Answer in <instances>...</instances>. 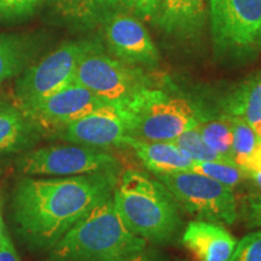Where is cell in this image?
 Segmentation results:
<instances>
[{
	"instance_id": "obj_1",
	"label": "cell",
	"mask_w": 261,
	"mask_h": 261,
	"mask_svg": "<svg viewBox=\"0 0 261 261\" xmlns=\"http://www.w3.org/2000/svg\"><path fill=\"white\" fill-rule=\"evenodd\" d=\"M119 173L74 177H24L16 184L12 210L22 236L33 247L51 249L96 205L112 197Z\"/></svg>"
},
{
	"instance_id": "obj_2",
	"label": "cell",
	"mask_w": 261,
	"mask_h": 261,
	"mask_svg": "<svg viewBox=\"0 0 261 261\" xmlns=\"http://www.w3.org/2000/svg\"><path fill=\"white\" fill-rule=\"evenodd\" d=\"M113 201L129 230L146 242L169 243L182 225L180 205L152 174L136 169L123 172Z\"/></svg>"
},
{
	"instance_id": "obj_3",
	"label": "cell",
	"mask_w": 261,
	"mask_h": 261,
	"mask_svg": "<svg viewBox=\"0 0 261 261\" xmlns=\"http://www.w3.org/2000/svg\"><path fill=\"white\" fill-rule=\"evenodd\" d=\"M148 242L129 230L107 198L51 248L55 261H115L146 249Z\"/></svg>"
},
{
	"instance_id": "obj_4",
	"label": "cell",
	"mask_w": 261,
	"mask_h": 261,
	"mask_svg": "<svg viewBox=\"0 0 261 261\" xmlns=\"http://www.w3.org/2000/svg\"><path fill=\"white\" fill-rule=\"evenodd\" d=\"M129 138L144 142H172L198 125L202 113L181 97L150 89L128 107Z\"/></svg>"
},
{
	"instance_id": "obj_5",
	"label": "cell",
	"mask_w": 261,
	"mask_h": 261,
	"mask_svg": "<svg viewBox=\"0 0 261 261\" xmlns=\"http://www.w3.org/2000/svg\"><path fill=\"white\" fill-rule=\"evenodd\" d=\"M75 83L86 87L107 104L129 107L151 87L148 75L132 64L115 60L93 47L84 55L76 71Z\"/></svg>"
},
{
	"instance_id": "obj_6",
	"label": "cell",
	"mask_w": 261,
	"mask_h": 261,
	"mask_svg": "<svg viewBox=\"0 0 261 261\" xmlns=\"http://www.w3.org/2000/svg\"><path fill=\"white\" fill-rule=\"evenodd\" d=\"M154 177L165 185L180 207L200 219L221 225H232L237 220L238 205L233 189L194 171Z\"/></svg>"
},
{
	"instance_id": "obj_7",
	"label": "cell",
	"mask_w": 261,
	"mask_h": 261,
	"mask_svg": "<svg viewBox=\"0 0 261 261\" xmlns=\"http://www.w3.org/2000/svg\"><path fill=\"white\" fill-rule=\"evenodd\" d=\"M17 169L28 177H74L92 173H119L115 156L103 149L79 144L44 146L27 152Z\"/></svg>"
},
{
	"instance_id": "obj_8",
	"label": "cell",
	"mask_w": 261,
	"mask_h": 261,
	"mask_svg": "<svg viewBox=\"0 0 261 261\" xmlns=\"http://www.w3.org/2000/svg\"><path fill=\"white\" fill-rule=\"evenodd\" d=\"M96 46L89 41L65 42L27 69L16 84L17 107L27 110L73 83L80 60Z\"/></svg>"
},
{
	"instance_id": "obj_9",
	"label": "cell",
	"mask_w": 261,
	"mask_h": 261,
	"mask_svg": "<svg viewBox=\"0 0 261 261\" xmlns=\"http://www.w3.org/2000/svg\"><path fill=\"white\" fill-rule=\"evenodd\" d=\"M128 107L107 104L86 116L62 126L54 135L71 144L97 149L126 148L129 139Z\"/></svg>"
},
{
	"instance_id": "obj_10",
	"label": "cell",
	"mask_w": 261,
	"mask_h": 261,
	"mask_svg": "<svg viewBox=\"0 0 261 261\" xmlns=\"http://www.w3.org/2000/svg\"><path fill=\"white\" fill-rule=\"evenodd\" d=\"M213 40L219 48H246L261 28V0H210Z\"/></svg>"
},
{
	"instance_id": "obj_11",
	"label": "cell",
	"mask_w": 261,
	"mask_h": 261,
	"mask_svg": "<svg viewBox=\"0 0 261 261\" xmlns=\"http://www.w3.org/2000/svg\"><path fill=\"white\" fill-rule=\"evenodd\" d=\"M104 106L106 102L81 86L73 83L51 94L35 106L23 110L33 122L40 128L41 132H52L86 116Z\"/></svg>"
},
{
	"instance_id": "obj_12",
	"label": "cell",
	"mask_w": 261,
	"mask_h": 261,
	"mask_svg": "<svg viewBox=\"0 0 261 261\" xmlns=\"http://www.w3.org/2000/svg\"><path fill=\"white\" fill-rule=\"evenodd\" d=\"M106 38L113 54L126 63L149 67L158 64V48L136 18L125 14L113 15L106 24Z\"/></svg>"
},
{
	"instance_id": "obj_13",
	"label": "cell",
	"mask_w": 261,
	"mask_h": 261,
	"mask_svg": "<svg viewBox=\"0 0 261 261\" xmlns=\"http://www.w3.org/2000/svg\"><path fill=\"white\" fill-rule=\"evenodd\" d=\"M181 242L197 261H230L237 240L221 224L198 219L187 225Z\"/></svg>"
},
{
	"instance_id": "obj_14",
	"label": "cell",
	"mask_w": 261,
	"mask_h": 261,
	"mask_svg": "<svg viewBox=\"0 0 261 261\" xmlns=\"http://www.w3.org/2000/svg\"><path fill=\"white\" fill-rule=\"evenodd\" d=\"M127 148L132 149L151 174L191 171L195 161L172 142H144L129 138Z\"/></svg>"
},
{
	"instance_id": "obj_15",
	"label": "cell",
	"mask_w": 261,
	"mask_h": 261,
	"mask_svg": "<svg viewBox=\"0 0 261 261\" xmlns=\"http://www.w3.org/2000/svg\"><path fill=\"white\" fill-rule=\"evenodd\" d=\"M39 127L18 107L0 104V154L16 152L34 144Z\"/></svg>"
},
{
	"instance_id": "obj_16",
	"label": "cell",
	"mask_w": 261,
	"mask_h": 261,
	"mask_svg": "<svg viewBox=\"0 0 261 261\" xmlns=\"http://www.w3.org/2000/svg\"><path fill=\"white\" fill-rule=\"evenodd\" d=\"M205 0H161L159 24L173 34H191L203 24Z\"/></svg>"
},
{
	"instance_id": "obj_17",
	"label": "cell",
	"mask_w": 261,
	"mask_h": 261,
	"mask_svg": "<svg viewBox=\"0 0 261 261\" xmlns=\"http://www.w3.org/2000/svg\"><path fill=\"white\" fill-rule=\"evenodd\" d=\"M224 113L243 119L261 138V73L241 84L225 99Z\"/></svg>"
},
{
	"instance_id": "obj_18",
	"label": "cell",
	"mask_w": 261,
	"mask_h": 261,
	"mask_svg": "<svg viewBox=\"0 0 261 261\" xmlns=\"http://www.w3.org/2000/svg\"><path fill=\"white\" fill-rule=\"evenodd\" d=\"M196 127L205 144L214 150L224 161L234 162L230 116L220 114L218 116L207 117L202 114L200 122Z\"/></svg>"
},
{
	"instance_id": "obj_19",
	"label": "cell",
	"mask_w": 261,
	"mask_h": 261,
	"mask_svg": "<svg viewBox=\"0 0 261 261\" xmlns=\"http://www.w3.org/2000/svg\"><path fill=\"white\" fill-rule=\"evenodd\" d=\"M191 171L214 179L215 181L231 189L236 188L244 179H247V174L242 167H240L237 163L224 161V160L200 162L195 161Z\"/></svg>"
},
{
	"instance_id": "obj_20",
	"label": "cell",
	"mask_w": 261,
	"mask_h": 261,
	"mask_svg": "<svg viewBox=\"0 0 261 261\" xmlns=\"http://www.w3.org/2000/svg\"><path fill=\"white\" fill-rule=\"evenodd\" d=\"M230 122L231 132H232V152L234 163H237L240 167L243 168L261 138H259L255 130L243 119L230 116Z\"/></svg>"
},
{
	"instance_id": "obj_21",
	"label": "cell",
	"mask_w": 261,
	"mask_h": 261,
	"mask_svg": "<svg viewBox=\"0 0 261 261\" xmlns=\"http://www.w3.org/2000/svg\"><path fill=\"white\" fill-rule=\"evenodd\" d=\"M27 52L17 39L0 37V85L21 71Z\"/></svg>"
},
{
	"instance_id": "obj_22",
	"label": "cell",
	"mask_w": 261,
	"mask_h": 261,
	"mask_svg": "<svg viewBox=\"0 0 261 261\" xmlns=\"http://www.w3.org/2000/svg\"><path fill=\"white\" fill-rule=\"evenodd\" d=\"M121 4L123 5V0H58L62 14L77 21H89L106 10Z\"/></svg>"
},
{
	"instance_id": "obj_23",
	"label": "cell",
	"mask_w": 261,
	"mask_h": 261,
	"mask_svg": "<svg viewBox=\"0 0 261 261\" xmlns=\"http://www.w3.org/2000/svg\"><path fill=\"white\" fill-rule=\"evenodd\" d=\"M173 144H175L184 154L194 161H217V160H223L214 150L205 144L202 138L201 133L198 132L197 127L182 132L180 136L172 140Z\"/></svg>"
},
{
	"instance_id": "obj_24",
	"label": "cell",
	"mask_w": 261,
	"mask_h": 261,
	"mask_svg": "<svg viewBox=\"0 0 261 261\" xmlns=\"http://www.w3.org/2000/svg\"><path fill=\"white\" fill-rule=\"evenodd\" d=\"M230 261H261V230L248 233L237 241Z\"/></svg>"
},
{
	"instance_id": "obj_25",
	"label": "cell",
	"mask_w": 261,
	"mask_h": 261,
	"mask_svg": "<svg viewBox=\"0 0 261 261\" xmlns=\"http://www.w3.org/2000/svg\"><path fill=\"white\" fill-rule=\"evenodd\" d=\"M241 214L247 227H261V192L244 198L241 205Z\"/></svg>"
},
{
	"instance_id": "obj_26",
	"label": "cell",
	"mask_w": 261,
	"mask_h": 261,
	"mask_svg": "<svg viewBox=\"0 0 261 261\" xmlns=\"http://www.w3.org/2000/svg\"><path fill=\"white\" fill-rule=\"evenodd\" d=\"M42 0H0V16L18 17L31 14Z\"/></svg>"
},
{
	"instance_id": "obj_27",
	"label": "cell",
	"mask_w": 261,
	"mask_h": 261,
	"mask_svg": "<svg viewBox=\"0 0 261 261\" xmlns=\"http://www.w3.org/2000/svg\"><path fill=\"white\" fill-rule=\"evenodd\" d=\"M161 0H123V5L143 17H151L159 9Z\"/></svg>"
},
{
	"instance_id": "obj_28",
	"label": "cell",
	"mask_w": 261,
	"mask_h": 261,
	"mask_svg": "<svg viewBox=\"0 0 261 261\" xmlns=\"http://www.w3.org/2000/svg\"><path fill=\"white\" fill-rule=\"evenodd\" d=\"M0 261H21L15 244L6 230L0 238Z\"/></svg>"
},
{
	"instance_id": "obj_29",
	"label": "cell",
	"mask_w": 261,
	"mask_h": 261,
	"mask_svg": "<svg viewBox=\"0 0 261 261\" xmlns=\"http://www.w3.org/2000/svg\"><path fill=\"white\" fill-rule=\"evenodd\" d=\"M243 169L247 175L254 172H261V139L257 143L256 148L254 149L252 156L247 161Z\"/></svg>"
},
{
	"instance_id": "obj_30",
	"label": "cell",
	"mask_w": 261,
	"mask_h": 261,
	"mask_svg": "<svg viewBox=\"0 0 261 261\" xmlns=\"http://www.w3.org/2000/svg\"><path fill=\"white\" fill-rule=\"evenodd\" d=\"M115 261H162L160 256L156 255L155 253L149 252V250H143V252L137 253L135 255L127 256L125 259L115 260Z\"/></svg>"
},
{
	"instance_id": "obj_31",
	"label": "cell",
	"mask_w": 261,
	"mask_h": 261,
	"mask_svg": "<svg viewBox=\"0 0 261 261\" xmlns=\"http://www.w3.org/2000/svg\"><path fill=\"white\" fill-rule=\"evenodd\" d=\"M247 179H252L254 184L261 189V172H254L247 175Z\"/></svg>"
},
{
	"instance_id": "obj_32",
	"label": "cell",
	"mask_w": 261,
	"mask_h": 261,
	"mask_svg": "<svg viewBox=\"0 0 261 261\" xmlns=\"http://www.w3.org/2000/svg\"><path fill=\"white\" fill-rule=\"evenodd\" d=\"M6 230L5 226H4V221H3V217H2V211H0V238H2L3 233H4V231Z\"/></svg>"
},
{
	"instance_id": "obj_33",
	"label": "cell",
	"mask_w": 261,
	"mask_h": 261,
	"mask_svg": "<svg viewBox=\"0 0 261 261\" xmlns=\"http://www.w3.org/2000/svg\"><path fill=\"white\" fill-rule=\"evenodd\" d=\"M256 42H257V44H259V46L261 47V28H260L259 33H257V37H256Z\"/></svg>"
}]
</instances>
